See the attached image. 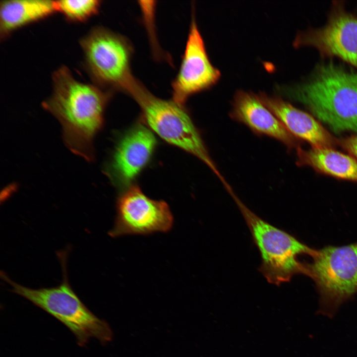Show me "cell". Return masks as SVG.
I'll list each match as a JSON object with an SVG mask.
<instances>
[{"label":"cell","mask_w":357,"mask_h":357,"mask_svg":"<svg viewBox=\"0 0 357 357\" xmlns=\"http://www.w3.org/2000/svg\"><path fill=\"white\" fill-rule=\"evenodd\" d=\"M52 95L43 107L60 123L63 140L71 152L88 161L94 159L93 141L102 128L113 91L75 79L62 65L52 75Z\"/></svg>","instance_id":"cell-1"},{"label":"cell","mask_w":357,"mask_h":357,"mask_svg":"<svg viewBox=\"0 0 357 357\" xmlns=\"http://www.w3.org/2000/svg\"><path fill=\"white\" fill-rule=\"evenodd\" d=\"M336 132H357V73L333 63L318 68L306 83L284 91Z\"/></svg>","instance_id":"cell-2"},{"label":"cell","mask_w":357,"mask_h":357,"mask_svg":"<svg viewBox=\"0 0 357 357\" xmlns=\"http://www.w3.org/2000/svg\"><path fill=\"white\" fill-rule=\"evenodd\" d=\"M62 259L63 278L61 283L51 288L32 289L10 279L4 272L1 278L10 285L12 292L27 299L59 320L74 334L77 344L85 346L91 338L102 345L113 340V332L107 321L92 313L74 292L68 281L65 257Z\"/></svg>","instance_id":"cell-3"},{"label":"cell","mask_w":357,"mask_h":357,"mask_svg":"<svg viewBox=\"0 0 357 357\" xmlns=\"http://www.w3.org/2000/svg\"><path fill=\"white\" fill-rule=\"evenodd\" d=\"M129 95L139 105L143 120L150 130L167 143L196 156L221 176L184 105L173 99L156 97L139 81Z\"/></svg>","instance_id":"cell-4"},{"label":"cell","mask_w":357,"mask_h":357,"mask_svg":"<svg viewBox=\"0 0 357 357\" xmlns=\"http://www.w3.org/2000/svg\"><path fill=\"white\" fill-rule=\"evenodd\" d=\"M251 232L261 255L260 270L270 283L279 285L295 274L306 275V265L297 259L300 254L313 256L316 250L287 232L259 217L234 194L232 195Z\"/></svg>","instance_id":"cell-5"},{"label":"cell","mask_w":357,"mask_h":357,"mask_svg":"<svg viewBox=\"0 0 357 357\" xmlns=\"http://www.w3.org/2000/svg\"><path fill=\"white\" fill-rule=\"evenodd\" d=\"M85 65L96 85L128 94L137 79L132 74L131 44L125 37L103 27L93 28L80 40Z\"/></svg>","instance_id":"cell-6"},{"label":"cell","mask_w":357,"mask_h":357,"mask_svg":"<svg viewBox=\"0 0 357 357\" xmlns=\"http://www.w3.org/2000/svg\"><path fill=\"white\" fill-rule=\"evenodd\" d=\"M306 265V275L315 281L321 314L332 317L340 305L357 292V243L327 246L316 250Z\"/></svg>","instance_id":"cell-7"},{"label":"cell","mask_w":357,"mask_h":357,"mask_svg":"<svg viewBox=\"0 0 357 357\" xmlns=\"http://www.w3.org/2000/svg\"><path fill=\"white\" fill-rule=\"evenodd\" d=\"M116 206L115 224L108 233L112 238L167 232L173 226L174 218L167 203L151 199L138 186L125 188Z\"/></svg>","instance_id":"cell-8"},{"label":"cell","mask_w":357,"mask_h":357,"mask_svg":"<svg viewBox=\"0 0 357 357\" xmlns=\"http://www.w3.org/2000/svg\"><path fill=\"white\" fill-rule=\"evenodd\" d=\"M192 12L179 68L172 82L173 100L182 105L192 95L214 85L220 76L209 60Z\"/></svg>","instance_id":"cell-9"},{"label":"cell","mask_w":357,"mask_h":357,"mask_svg":"<svg viewBox=\"0 0 357 357\" xmlns=\"http://www.w3.org/2000/svg\"><path fill=\"white\" fill-rule=\"evenodd\" d=\"M152 131L141 124L128 130L118 143L107 168L112 181L126 188L149 162L156 146Z\"/></svg>","instance_id":"cell-10"},{"label":"cell","mask_w":357,"mask_h":357,"mask_svg":"<svg viewBox=\"0 0 357 357\" xmlns=\"http://www.w3.org/2000/svg\"><path fill=\"white\" fill-rule=\"evenodd\" d=\"M296 44L313 46L322 55L338 57L357 67V18L337 11L324 27L298 36Z\"/></svg>","instance_id":"cell-11"},{"label":"cell","mask_w":357,"mask_h":357,"mask_svg":"<svg viewBox=\"0 0 357 357\" xmlns=\"http://www.w3.org/2000/svg\"><path fill=\"white\" fill-rule=\"evenodd\" d=\"M230 115L253 132L276 139L289 149L299 147L295 137L257 95L242 90L238 91Z\"/></svg>","instance_id":"cell-12"},{"label":"cell","mask_w":357,"mask_h":357,"mask_svg":"<svg viewBox=\"0 0 357 357\" xmlns=\"http://www.w3.org/2000/svg\"><path fill=\"white\" fill-rule=\"evenodd\" d=\"M258 96L294 137L307 141L315 148H331L338 144V141L308 114L279 97L262 93Z\"/></svg>","instance_id":"cell-13"},{"label":"cell","mask_w":357,"mask_h":357,"mask_svg":"<svg viewBox=\"0 0 357 357\" xmlns=\"http://www.w3.org/2000/svg\"><path fill=\"white\" fill-rule=\"evenodd\" d=\"M55 1L3 0L0 5V36L4 39L13 31L43 19L57 12Z\"/></svg>","instance_id":"cell-14"},{"label":"cell","mask_w":357,"mask_h":357,"mask_svg":"<svg viewBox=\"0 0 357 357\" xmlns=\"http://www.w3.org/2000/svg\"><path fill=\"white\" fill-rule=\"evenodd\" d=\"M297 164L308 166L318 172L357 182V161L352 157L331 148H297Z\"/></svg>","instance_id":"cell-15"},{"label":"cell","mask_w":357,"mask_h":357,"mask_svg":"<svg viewBox=\"0 0 357 357\" xmlns=\"http://www.w3.org/2000/svg\"><path fill=\"white\" fill-rule=\"evenodd\" d=\"M55 2L57 11L73 22L87 20L99 12L101 4L99 0H61Z\"/></svg>","instance_id":"cell-16"},{"label":"cell","mask_w":357,"mask_h":357,"mask_svg":"<svg viewBox=\"0 0 357 357\" xmlns=\"http://www.w3.org/2000/svg\"><path fill=\"white\" fill-rule=\"evenodd\" d=\"M338 144L357 159V134L342 138Z\"/></svg>","instance_id":"cell-17"}]
</instances>
